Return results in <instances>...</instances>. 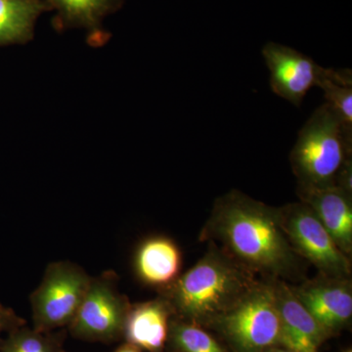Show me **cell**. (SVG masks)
<instances>
[{"label": "cell", "instance_id": "cell-1", "mask_svg": "<svg viewBox=\"0 0 352 352\" xmlns=\"http://www.w3.org/2000/svg\"><path fill=\"white\" fill-rule=\"evenodd\" d=\"M200 240L217 245L256 276L284 281L302 278V261L282 230L277 208L237 190L215 201Z\"/></svg>", "mask_w": 352, "mask_h": 352}, {"label": "cell", "instance_id": "cell-2", "mask_svg": "<svg viewBox=\"0 0 352 352\" xmlns=\"http://www.w3.org/2000/svg\"><path fill=\"white\" fill-rule=\"evenodd\" d=\"M259 279L212 243L206 254L159 296L168 302L175 318L212 325L251 291Z\"/></svg>", "mask_w": 352, "mask_h": 352}, {"label": "cell", "instance_id": "cell-3", "mask_svg": "<svg viewBox=\"0 0 352 352\" xmlns=\"http://www.w3.org/2000/svg\"><path fill=\"white\" fill-rule=\"evenodd\" d=\"M352 131L337 113L324 103L298 132L289 161L298 185L336 186V178L351 157Z\"/></svg>", "mask_w": 352, "mask_h": 352}, {"label": "cell", "instance_id": "cell-4", "mask_svg": "<svg viewBox=\"0 0 352 352\" xmlns=\"http://www.w3.org/2000/svg\"><path fill=\"white\" fill-rule=\"evenodd\" d=\"M212 326L237 352H263L277 346L281 321L270 280H259Z\"/></svg>", "mask_w": 352, "mask_h": 352}, {"label": "cell", "instance_id": "cell-5", "mask_svg": "<svg viewBox=\"0 0 352 352\" xmlns=\"http://www.w3.org/2000/svg\"><path fill=\"white\" fill-rule=\"evenodd\" d=\"M92 276L71 261L48 264L31 300L32 328L41 332L67 329L82 305Z\"/></svg>", "mask_w": 352, "mask_h": 352}, {"label": "cell", "instance_id": "cell-6", "mask_svg": "<svg viewBox=\"0 0 352 352\" xmlns=\"http://www.w3.org/2000/svg\"><path fill=\"white\" fill-rule=\"evenodd\" d=\"M118 281L119 277L113 270L92 277L82 305L67 328L72 337L104 344L122 340L131 303L120 293Z\"/></svg>", "mask_w": 352, "mask_h": 352}, {"label": "cell", "instance_id": "cell-7", "mask_svg": "<svg viewBox=\"0 0 352 352\" xmlns=\"http://www.w3.org/2000/svg\"><path fill=\"white\" fill-rule=\"evenodd\" d=\"M278 219L293 251L320 274L351 278V258L336 244L311 208L302 201L277 208Z\"/></svg>", "mask_w": 352, "mask_h": 352}, {"label": "cell", "instance_id": "cell-8", "mask_svg": "<svg viewBox=\"0 0 352 352\" xmlns=\"http://www.w3.org/2000/svg\"><path fill=\"white\" fill-rule=\"evenodd\" d=\"M294 294L315 320L329 333L337 332L351 320V278L316 277L292 286Z\"/></svg>", "mask_w": 352, "mask_h": 352}, {"label": "cell", "instance_id": "cell-9", "mask_svg": "<svg viewBox=\"0 0 352 352\" xmlns=\"http://www.w3.org/2000/svg\"><path fill=\"white\" fill-rule=\"evenodd\" d=\"M263 55L270 69L273 92L300 107L308 91L316 87L321 66L307 55L279 43L266 44Z\"/></svg>", "mask_w": 352, "mask_h": 352}, {"label": "cell", "instance_id": "cell-10", "mask_svg": "<svg viewBox=\"0 0 352 352\" xmlns=\"http://www.w3.org/2000/svg\"><path fill=\"white\" fill-rule=\"evenodd\" d=\"M280 321L279 344L293 352H318L329 333L298 300L291 285L284 280L270 279Z\"/></svg>", "mask_w": 352, "mask_h": 352}, {"label": "cell", "instance_id": "cell-11", "mask_svg": "<svg viewBox=\"0 0 352 352\" xmlns=\"http://www.w3.org/2000/svg\"><path fill=\"white\" fill-rule=\"evenodd\" d=\"M296 193L320 220L340 251L351 258L352 196L337 186L298 185Z\"/></svg>", "mask_w": 352, "mask_h": 352}, {"label": "cell", "instance_id": "cell-12", "mask_svg": "<svg viewBox=\"0 0 352 352\" xmlns=\"http://www.w3.org/2000/svg\"><path fill=\"white\" fill-rule=\"evenodd\" d=\"M182 252L170 238L163 235L146 238L136 249L133 267L143 284L157 291L166 288L179 277Z\"/></svg>", "mask_w": 352, "mask_h": 352}, {"label": "cell", "instance_id": "cell-13", "mask_svg": "<svg viewBox=\"0 0 352 352\" xmlns=\"http://www.w3.org/2000/svg\"><path fill=\"white\" fill-rule=\"evenodd\" d=\"M173 316L170 305L161 296L148 302L131 303L122 340L142 351L164 352Z\"/></svg>", "mask_w": 352, "mask_h": 352}, {"label": "cell", "instance_id": "cell-14", "mask_svg": "<svg viewBox=\"0 0 352 352\" xmlns=\"http://www.w3.org/2000/svg\"><path fill=\"white\" fill-rule=\"evenodd\" d=\"M43 8L39 0H0V45L29 38Z\"/></svg>", "mask_w": 352, "mask_h": 352}, {"label": "cell", "instance_id": "cell-15", "mask_svg": "<svg viewBox=\"0 0 352 352\" xmlns=\"http://www.w3.org/2000/svg\"><path fill=\"white\" fill-rule=\"evenodd\" d=\"M67 333V329L41 332L25 324L0 340V352H64Z\"/></svg>", "mask_w": 352, "mask_h": 352}, {"label": "cell", "instance_id": "cell-16", "mask_svg": "<svg viewBox=\"0 0 352 352\" xmlns=\"http://www.w3.org/2000/svg\"><path fill=\"white\" fill-rule=\"evenodd\" d=\"M316 87L324 92L326 103L352 131V76L349 69L320 68Z\"/></svg>", "mask_w": 352, "mask_h": 352}, {"label": "cell", "instance_id": "cell-17", "mask_svg": "<svg viewBox=\"0 0 352 352\" xmlns=\"http://www.w3.org/2000/svg\"><path fill=\"white\" fill-rule=\"evenodd\" d=\"M173 352H227L226 347L203 326L171 319L168 344Z\"/></svg>", "mask_w": 352, "mask_h": 352}, {"label": "cell", "instance_id": "cell-18", "mask_svg": "<svg viewBox=\"0 0 352 352\" xmlns=\"http://www.w3.org/2000/svg\"><path fill=\"white\" fill-rule=\"evenodd\" d=\"M65 16L73 22L94 25L108 10L112 0H54Z\"/></svg>", "mask_w": 352, "mask_h": 352}, {"label": "cell", "instance_id": "cell-19", "mask_svg": "<svg viewBox=\"0 0 352 352\" xmlns=\"http://www.w3.org/2000/svg\"><path fill=\"white\" fill-rule=\"evenodd\" d=\"M27 324V321L16 314L12 308L7 307L0 303V340L3 333H8L15 328Z\"/></svg>", "mask_w": 352, "mask_h": 352}, {"label": "cell", "instance_id": "cell-20", "mask_svg": "<svg viewBox=\"0 0 352 352\" xmlns=\"http://www.w3.org/2000/svg\"><path fill=\"white\" fill-rule=\"evenodd\" d=\"M336 186L352 196V157L347 159L336 178Z\"/></svg>", "mask_w": 352, "mask_h": 352}, {"label": "cell", "instance_id": "cell-21", "mask_svg": "<svg viewBox=\"0 0 352 352\" xmlns=\"http://www.w3.org/2000/svg\"><path fill=\"white\" fill-rule=\"evenodd\" d=\"M113 352H143L142 349L138 346H134L131 342H124L122 346L118 347Z\"/></svg>", "mask_w": 352, "mask_h": 352}, {"label": "cell", "instance_id": "cell-22", "mask_svg": "<svg viewBox=\"0 0 352 352\" xmlns=\"http://www.w3.org/2000/svg\"><path fill=\"white\" fill-rule=\"evenodd\" d=\"M263 352H293L291 351H288V349H284V347L280 346H273L271 347V349H267V351H263Z\"/></svg>", "mask_w": 352, "mask_h": 352}, {"label": "cell", "instance_id": "cell-23", "mask_svg": "<svg viewBox=\"0 0 352 352\" xmlns=\"http://www.w3.org/2000/svg\"><path fill=\"white\" fill-rule=\"evenodd\" d=\"M346 352H352V351H346Z\"/></svg>", "mask_w": 352, "mask_h": 352}, {"label": "cell", "instance_id": "cell-24", "mask_svg": "<svg viewBox=\"0 0 352 352\" xmlns=\"http://www.w3.org/2000/svg\"><path fill=\"white\" fill-rule=\"evenodd\" d=\"M64 352H66V351H64Z\"/></svg>", "mask_w": 352, "mask_h": 352}]
</instances>
